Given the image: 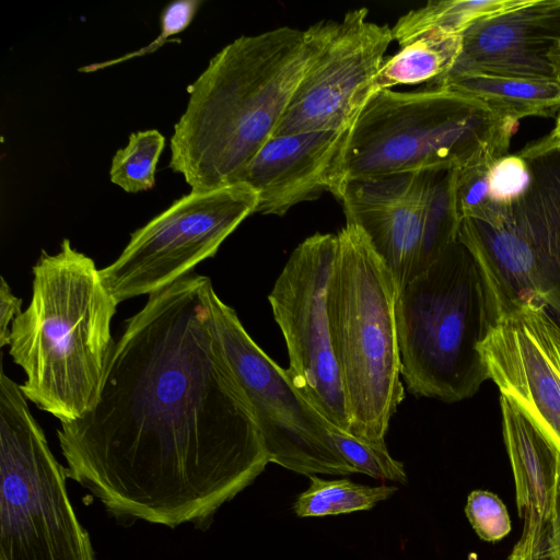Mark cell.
<instances>
[{
    "instance_id": "cell-10",
    "label": "cell",
    "mask_w": 560,
    "mask_h": 560,
    "mask_svg": "<svg viewBox=\"0 0 560 560\" xmlns=\"http://www.w3.org/2000/svg\"><path fill=\"white\" fill-rule=\"evenodd\" d=\"M211 313L225 358L253 409L269 463L305 476L355 474L331 440L334 424L296 388L287 370L253 340L234 308L214 290Z\"/></svg>"
},
{
    "instance_id": "cell-7",
    "label": "cell",
    "mask_w": 560,
    "mask_h": 560,
    "mask_svg": "<svg viewBox=\"0 0 560 560\" xmlns=\"http://www.w3.org/2000/svg\"><path fill=\"white\" fill-rule=\"evenodd\" d=\"M527 177L512 199L463 219L460 242L474 257L495 320L541 302L560 320V138L550 133L517 152Z\"/></svg>"
},
{
    "instance_id": "cell-29",
    "label": "cell",
    "mask_w": 560,
    "mask_h": 560,
    "mask_svg": "<svg viewBox=\"0 0 560 560\" xmlns=\"http://www.w3.org/2000/svg\"><path fill=\"white\" fill-rule=\"evenodd\" d=\"M536 540L533 530L524 526L523 535L514 546L508 560H535Z\"/></svg>"
},
{
    "instance_id": "cell-12",
    "label": "cell",
    "mask_w": 560,
    "mask_h": 560,
    "mask_svg": "<svg viewBox=\"0 0 560 560\" xmlns=\"http://www.w3.org/2000/svg\"><path fill=\"white\" fill-rule=\"evenodd\" d=\"M368 14L366 8L351 10L341 21L304 31L306 67L272 138L352 126L394 40L392 28L368 21Z\"/></svg>"
},
{
    "instance_id": "cell-25",
    "label": "cell",
    "mask_w": 560,
    "mask_h": 560,
    "mask_svg": "<svg viewBox=\"0 0 560 560\" xmlns=\"http://www.w3.org/2000/svg\"><path fill=\"white\" fill-rule=\"evenodd\" d=\"M202 4V0H178L168 3L161 13V33L149 45L120 56L116 59L95 62L79 69L80 72H94L104 68L125 62L129 59L142 57L159 49L164 43L175 42L168 39L170 36L177 35L185 31L192 22L197 11Z\"/></svg>"
},
{
    "instance_id": "cell-24",
    "label": "cell",
    "mask_w": 560,
    "mask_h": 560,
    "mask_svg": "<svg viewBox=\"0 0 560 560\" xmlns=\"http://www.w3.org/2000/svg\"><path fill=\"white\" fill-rule=\"evenodd\" d=\"M330 436L336 448L357 472L376 479L407 483L408 477L402 463L389 454L385 441L363 440L335 425L330 429Z\"/></svg>"
},
{
    "instance_id": "cell-23",
    "label": "cell",
    "mask_w": 560,
    "mask_h": 560,
    "mask_svg": "<svg viewBox=\"0 0 560 560\" xmlns=\"http://www.w3.org/2000/svg\"><path fill=\"white\" fill-rule=\"evenodd\" d=\"M165 147V137L156 129L132 132L126 147L112 159L110 182L126 192L150 190L155 185V171Z\"/></svg>"
},
{
    "instance_id": "cell-11",
    "label": "cell",
    "mask_w": 560,
    "mask_h": 560,
    "mask_svg": "<svg viewBox=\"0 0 560 560\" xmlns=\"http://www.w3.org/2000/svg\"><path fill=\"white\" fill-rule=\"evenodd\" d=\"M337 246V234L306 237L290 255L268 300L285 340L290 380L330 423L348 432L349 415L327 300Z\"/></svg>"
},
{
    "instance_id": "cell-16",
    "label": "cell",
    "mask_w": 560,
    "mask_h": 560,
    "mask_svg": "<svg viewBox=\"0 0 560 560\" xmlns=\"http://www.w3.org/2000/svg\"><path fill=\"white\" fill-rule=\"evenodd\" d=\"M349 129L269 139L240 180L257 192L256 212L281 217L301 202L331 194Z\"/></svg>"
},
{
    "instance_id": "cell-22",
    "label": "cell",
    "mask_w": 560,
    "mask_h": 560,
    "mask_svg": "<svg viewBox=\"0 0 560 560\" xmlns=\"http://www.w3.org/2000/svg\"><path fill=\"white\" fill-rule=\"evenodd\" d=\"M454 172H438L432 182L424 210L417 275L458 241L459 220L453 196Z\"/></svg>"
},
{
    "instance_id": "cell-3",
    "label": "cell",
    "mask_w": 560,
    "mask_h": 560,
    "mask_svg": "<svg viewBox=\"0 0 560 560\" xmlns=\"http://www.w3.org/2000/svg\"><path fill=\"white\" fill-rule=\"evenodd\" d=\"M28 306L11 324L9 354L25 381L28 401L74 421L94 405L114 343L117 302L94 260L65 238L34 265Z\"/></svg>"
},
{
    "instance_id": "cell-32",
    "label": "cell",
    "mask_w": 560,
    "mask_h": 560,
    "mask_svg": "<svg viewBox=\"0 0 560 560\" xmlns=\"http://www.w3.org/2000/svg\"><path fill=\"white\" fill-rule=\"evenodd\" d=\"M558 322H559V324H558L557 332H558V339H559V342H560V320L558 319Z\"/></svg>"
},
{
    "instance_id": "cell-31",
    "label": "cell",
    "mask_w": 560,
    "mask_h": 560,
    "mask_svg": "<svg viewBox=\"0 0 560 560\" xmlns=\"http://www.w3.org/2000/svg\"><path fill=\"white\" fill-rule=\"evenodd\" d=\"M550 135L556 137V138H560V115L557 118L556 126L552 129V131L550 132Z\"/></svg>"
},
{
    "instance_id": "cell-4",
    "label": "cell",
    "mask_w": 560,
    "mask_h": 560,
    "mask_svg": "<svg viewBox=\"0 0 560 560\" xmlns=\"http://www.w3.org/2000/svg\"><path fill=\"white\" fill-rule=\"evenodd\" d=\"M518 121L440 88L374 93L359 113L335 171L332 195L352 179L459 170L509 153Z\"/></svg>"
},
{
    "instance_id": "cell-21",
    "label": "cell",
    "mask_w": 560,
    "mask_h": 560,
    "mask_svg": "<svg viewBox=\"0 0 560 560\" xmlns=\"http://www.w3.org/2000/svg\"><path fill=\"white\" fill-rule=\"evenodd\" d=\"M310 485L293 504L299 517H323L368 511L378 502L389 499L397 490L393 486H365L348 479H323L307 476Z\"/></svg>"
},
{
    "instance_id": "cell-6",
    "label": "cell",
    "mask_w": 560,
    "mask_h": 560,
    "mask_svg": "<svg viewBox=\"0 0 560 560\" xmlns=\"http://www.w3.org/2000/svg\"><path fill=\"white\" fill-rule=\"evenodd\" d=\"M395 317L410 394L457 402L489 380L480 346L493 322L480 270L460 242L398 291Z\"/></svg>"
},
{
    "instance_id": "cell-8",
    "label": "cell",
    "mask_w": 560,
    "mask_h": 560,
    "mask_svg": "<svg viewBox=\"0 0 560 560\" xmlns=\"http://www.w3.org/2000/svg\"><path fill=\"white\" fill-rule=\"evenodd\" d=\"M20 384L0 372V560H96Z\"/></svg>"
},
{
    "instance_id": "cell-17",
    "label": "cell",
    "mask_w": 560,
    "mask_h": 560,
    "mask_svg": "<svg viewBox=\"0 0 560 560\" xmlns=\"http://www.w3.org/2000/svg\"><path fill=\"white\" fill-rule=\"evenodd\" d=\"M502 433L510 458L520 517L535 536L536 550L549 521L558 479L560 453L505 397L500 396Z\"/></svg>"
},
{
    "instance_id": "cell-18",
    "label": "cell",
    "mask_w": 560,
    "mask_h": 560,
    "mask_svg": "<svg viewBox=\"0 0 560 560\" xmlns=\"http://www.w3.org/2000/svg\"><path fill=\"white\" fill-rule=\"evenodd\" d=\"M425 86L474 97L497 115L516 121L528 116H549L560 108V84L556 80L463 74Z\"/></svg>"
},
{
    "instance_id": "cell-14",
    "label": "cell",
    "mask_w": 560,
    "mask_h": 560,
    "mask_svg": "<svg viewBox=\"0 0 560 560\" xmlns=\"http://www.w3.org/2000/svg\"><path fill=\"white\" fill-rule=\"evenodd\" d=\"M559 43L560 0H529L471 23L453 68L427 85L463 74L555 80L550 58Z\"/></svg>"
},
{
    "instance_id": "cell-15",
    "label": "cell",
    "mask_w": 560,
    "mask_h": 560,
    "mask_svg": "<svg viewBox=\"0 0 560 560\" xmlns=\"http://www.w3.org/2000/svg\"><path fill=\"white\" fill-rule=\"evenodd\" d=\"M441 172V171H440ZM438 172L345 182L336 198L392 272L398 291L418 270L425 205Z\"/></svg>"
},
{
    "instance_id": "cell-5",
    "label": "cell",
    "mask_w": 560,
    "mask_h": 560,
    "mask_svg": "<svg viewBox=\"0 0 560 560\" xmlns=\"http://www.w3.org/2000/svg\"><path fill=\"white\" fill-rule=\"evenodd\" d=\"M337 240L327 300L349 415L348 433L384 441L405 398L395 317L398 288L358 225L346 223Z\"/></svg>"
},
{
    "instance_id": "cell-28",
    "label": "cell",
    "mask_w": 560,
    "mask_h": 560,
    "mask_svg": "<svg viewBox=\"0 0 560 560\" xmlns=\"http://www.w3.org/2000/svg\"><path fill=\"white\" fill-rule=\"evenodd\" d=\"M22 313V299L15 296L1 277L0 284V347L9 346L11 324Z\"/></svg>"
},
{
    "instance_id": "cell-1",
    "label": "cell",
    "mask_w": 560,
    "mask_h": 560,
    "mask_svg": "<svg viewBox=\"0 0 560 560\" xmlns=\"http://www.w3.org/2000/svg\"><path fill=\"white\" fill-rule=\"evenodd\" d=\"M213 290L191 272L148 295L92 408L57 429L67 477L117 518L202 527L269 464L213 326Z\"/></svg>"
},
{
    "instance_id": "cell-30",
    "label": "cell",
    "mask_w": 560,
    "mask_h": 560,
    "mask_svg": "<svg viewBox=\"0 0 560 560\" xmlns=\"http://www.w3.org/2000/svg\"><path fill=\"white\" fill-rule=\"evenodd\" d=\"M551 63L555 73V80L560 84V43L551 54Z\"/></svg>"
},
{
    "instance_id": "cell-19",
    "label": "cell",
    "mask_w": 560,
    "mask_h": 560,
    "mask_svg": "<svg viewBox=\"0 0 560 560\" xmlns=\"http://www.w3.org/2000/svg\"><path fill=\"white\" fill-rule=\"evenodd\" d=\"M462 48V34L425 32L385 58L373 82V94L399 84L431 82L448 72Z\"/></svg>"
},
{
    "instance_id": "cell-27",
    "label": "cell",
    "mask_w": 560,
    "mask_h": 560,
    "mask_svg": "<svg viewBox=\"0 0 560 560\" xmlns=\"http://www.w3.org/2000/svg\"><path fill=\"white\" fill-rule=\"evenodd\" d=\"M535 560H560V476L552 511L535 555Z\"/></svg>"
},
{
    "instance_id": "cell-20",
    "label": "cell",
    "mask_w": 560,
    "mask_h": 560,
    "mask_svg": "<svg viewBox=\"0 0 560 560\" xmlns=\"http://www.w3.org/2000/svg\"><path fill=\"white\" fill-rule=\"evenodd\" d=\"M529 0H441L400 16L392 27L394 40L400 47L421 34L439 30L462 34L471 23L527 3Z\"/></svg>"
},
{
    "instance_id": "cell-26",
    "label": "cell",
    "mask_w": 560,
    "mask_h": 560,
    "mask_svg": "<svg viewBox=\"0 0 560 560\" xmlns=\"http://www.w3.org/2000/svg\"><path fill=\"white\" fill-rule=\"evenodd\" d=\"M465 514L480 539L497 541L511 532L508 510L501 499L486 490L470 492Z\"/></svg>"
},
{
    "instance_id": "cell-13",
    "label": "cell",
    "mask_w": 560,
    "mask_h": 560,
    "mask_svg": "<svg viewBox=\"0 0 560 560\" xmlns=\"http://www.w3.org/2000/svg\"><path fill=\"white\" fill-rule=\"evenodd\" d=\"M558 319L541 302L497 318L481 342L489 380L560 453Z\"/></svg>"
},
{
    "instance_id": "cell-2",
    "label": "cell",
    "mask_w": 560,
    "mask_h": 560,
    "mask_svg": "<svg viewBox=\"0 0 560 560\" xmlns=\"http://www.w3.org/2000/svg\"><path fill=\"white\" fill-rule=\"evenodd\" d=\"M307 58L304 31L289 26L243 35L223 47L188 88L170 141V168L192 191L240 183L273 137Z\"/></svg>"
},
{
    "instance_id": "cell-9",
    "label": "cell",
    "mask_w": 560,
    "mask_h": 560,
    "mask_svg": "<svg viewBox=\"0 0 560 560\" xmlns=\"http://www.w3.org/2000/svg\"><path fill=\"white\" fill-rule=\"evenodd\" d=\"M257 192L244 183L190 191L137 229L120 255L100 269L117 304L150 295L192 272L250 214Z\"/></svg>"
}]
</instances>
